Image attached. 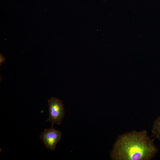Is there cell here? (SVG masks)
Instances as JSON below:
<instances>
[{"instance_id": "6da1fadb", "label": "cell", "mask_w": 160, "mask_h": 160, "mask_svg": "<svg viewBox=\"0 0 160 160\" xmlns=\"http://www.w3.org/2000/svg\"><path fill=\"white\" fill-rule=\"evenodd\" d=\"M145 130L133 131L119 135L110 153L113 160H150L158 149Z\"/></svg>"}, {"instance_id": "7a4b0ae2", "label": "cell", "mask_w": 160, "mask_h": 160, "mask_svg": "<svg viewBox=\"0 0 160 160\" xmlns=\"http://www.w3.org/2000/svg\"><path fill=\"white\" fill-rule=\"evenodd\" d=\"M49 116L46 121L52 124H60L65 116L64 108L62 101L55 97H51L48 100Z\"/></svg>"}, {"instance_id": "3957f363", "label": "cell", "mask_w": 160, "mask_h": 160, "mask_svg": "<svg viewBox=\"0 0 160 160\" xmlns=\"http://www.w3.org/2000/svg\"><path fill=\"white\" fill-rule=\"evenodd\" d=\"M53 124L48 129H45L39 137L46 147L50 150H54L57 144L60 140L62 133L59 130L55 129Z\"/></svg>"}, {"instance_id": "277c9868", "label": "cell", "mask_w": 160, "mask_h": 160, "mask_svg": "<svg viewBox=\"0 0 160 160\" xmlns=\"http://www.w3.org/2000/svg\"><path fill=\"white\" fill-rule=\"evenodd\" d=\"M151 132L153 136L160 141V115L154 120Z\"/></svg>"}, {"instance_id": "5b68a950", "label": "cell", "mask_w": 160, "mask_h": 160, "mask_svg": "<svg viewBox=\"0 0 160 160\" xmlns=\"http://www.w3.org/2000/svg\"><path fill=\"white\" fill-rule=\"evenodd\" d=\"M6 60L5 58L1 54L0 56V63H4Z\"/></svg>"}]
</instances>
